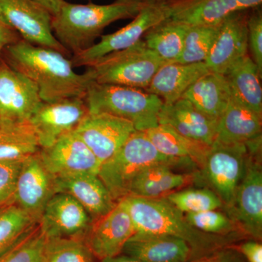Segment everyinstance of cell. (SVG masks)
I'll use <instances>...</instances> for the list:
<instances>
[{"instance_id": "obj_5", "label": "cell", "mask_w": 262, "mask_h": 262, "mask_svg": "<svg viewBox=\"0 0 262 262\" xmlns=\"http://www.w3.org/2000/svg\"><path fill=\"white\" fill-rule=\"evenodd\" d=\"M90 113H106L130 122L136 130L159 125L163 101L144 89L91 82L84 96Z\"/></svg>"}, {"instance_id": "obj_15", "label": "cell", "mask_w": 262, "mask_h": 262, "mask_svg": "<svg viewBox=\"0 0 262 262\" xmlns=\"http://www.w3.org/2000/svg\"><path fill=\"white\" fill-rule=\"evenodd\" d=\"M92 220L83 207L66 193H56L48 202L40 220L39 229L46 239H84Z\"/></svg>"}, {"instance_id": "obj_32", "label": "cell", "mask_w": 262, "mask_h": 262, "mask_svg": "<svg viewBox=\"0 0 262 262\" xmlns=\"http://www.w3.org/2000/svg\"><path fill=\"white\" fill-rule=\"evenodd\" d=\"M184 214L218 210L224 206L219 196L209 188H189L164 196Z\"/></svg>"}, {"instance_id": "obj_16", "label": "cell", "mask_w": 262, "mask_h": 262, "mask_svg": "<svg viewBox=\"0 0 262 262\" xmlns=\"http://www.w3.org/2000/svg\"><path fill=\"white\" fill-rule=\"evenodd\" d=\"M39 155L45 166L56 178L80 173L98 174L101 165L75 131L42 148Z\"/></svg>"}, {"instance_id": "obj_41", "label": "cell", "mask_w": 262, "mask_h": 262, "mask_svg": "<svg viewBox=\"0 0 262 262\" xmlns=\"http://www.w3.org/2000/svg\"><path fill=\"white\" fill-rule=\"evenodd\" d=\"M20 39V36L0 18V58L5 48Z\"/></svg>"}, {"instance_id": "obj_24", "label": "cell", "mask_w": 262, "mask_h": 262, "mask_svg": "<svg viewBox=\"0 0 262 262\" xmlns=\"http://www.w3.org/2000/svg\"><path fill=\"white\" fill-rule=\"evenodd\" d=\"M261 118L232 98L219 119L214 141L221 144L247 143L261 137Z\"/></svg>"}, {"instance_id": "obj_10", "label": "cell", "mask_w": 262, "mask_h": 262, "mask_svg": "<svg viewBox=\"0 0 262 262\" xmlns=\"http://www.w3.org/2000/svg\"><path fill=\"white\" fill-rule=\"evenodd\" d=\"M261 148L253 150L248 156L233 203L227 209L231 220L256 239L262 237V172L258 158Z\"/></svg>"}, {"instance_id": "obj_13", "label": "cell", "mask_w": 262, "mask_h": 262, "mask_svg": "<svg viewBox=\"0 0 262 262\" xmlns=\"http://www.w3.org/2000/svg\"><path fill=\"white\" fill-rule=\"evenodd\" d=\"M56 193V177L45 166L39 151L26 158L17 179L15 204L38 224L45 207Z\"/></svg>"}, {"instance_id": "obj_2", "label": "cell", "mask_w": 262, "mask_h": 262, "mask_svg": "<svg viewBox=\"0 0 262 262\" xmlns=\"http://www.w3.org/2000/svg\"><path fill=\"white\" fill-rule=\"evenodd\" d=\"M121 202L128 211L136 232L168 234L185 241L194 259L230 246L234 237L205 233L193 227L184 213L164 196H125Z\"/></svg>"}, {"instance_id": "obj_23", "label": "cell", "mask_w": 262, "mask_h": 262, "mask_svg": "<svg viewBox=\"0 0 262 262\" xmlns=\"http://www.w3.org/2000/svg\"><path fill=\"white\" fill-rule=\"evenodd\" d=\"M170 18L188 27L219 26L229 15L241 11L235 0H173Z\"/></svg>"}, {"instance_id": "obj_14", "label": "cell", "mask_w": 262, "mask_h": 262, "mask_svg": "<svg viewBox=\"0 0 262 262\" xmlns=\"http://www.w3.org/2000/svg\"><path fill=\"white\" fill-rule=\"evenodd\" d=\"M75 132L102 164L107 161L136 131L126 120L106 113H90Z\"/></svg>"}, {"instance_id": "obj_20", "label": "cell", "mask_w": 262, "mask_h": 262, "mask_svg": "<svg viewBox=\"0 0 262 262\" xmlns=\"http://www.w3.org/2000/svg\"><path fill=\"white\" fill-rule=\"evenodd\" d=\"M142 262H190L194 260L189 245L168 234L136 232L122 252Z\"/></svg>"}, {"instance_id": "obj_25", "label": "cell", "mask_w": 262, "mask_h": 262, "mask_svg": "<svg viewBox=\"0 0 262 262\" xmlns=\"http://www.w3.org/2000/svg\"><path fill=\"white\" fill-rule=\"evenodd\" d=\"M175 165L160 163L149 167L136 177L131 184L129 194L142 198H161L198 180L196 173H177Z\"/></svg>"}, {"instance_id": "obj_12", "label": "cell", "mask_w": 262, "mask_h": 262, "mask_svg": "<svg viewBox=\"0 0 262 262\" xmlns=\"http://www.w3.org/2000/svg\"><path fill=\"white\" fill-rule=\"evenodd\" d=\"M42 101L36 84L0 59V123L29 121Z\"/></svg>"}, {"instance_id": "obj_43", "label": "cell", "mask_w": 262, "mask_h": 262, "mask_svg": "<svg viewBox=\"0 0 262 262\" xmlns=\"http://www.w3.org/2000/svg\"><path fill=\"white\" fill-rule=\"evenodd\" d=\"M239 10H246L261 5L262 0H235Z\"/></svg>"}, {"instance_id": "obj_36", "label": "cell", "mask_w": 262, "mask_h": 262, "mask_svg": "<svg viewBox=\"0 0 262 262\" xmlns=\"http://www.w3.org/2000/svg\"><path fill=\"white\" fill-rule=\"evenodd\" d=\"M184 216L189 225L207 234L229 236L235 227L233 221L217 210L186 213Z\"/></svg>"}, {"instance_id": "obj_17", "label": "cell", "mask_w": 262, "mask_h": 262, "mask_svg": "<svg viewBox=\"0 0 262 262\" xmlns=\"http://www.w3.org/2000/svg\"><path fill=\"white\" fill-rule=\"evenodd\" d=\"M136 232L128 211L121 202L91 224L84 241L94 256L102 260L121 254L124 246Z\"/></svg>"}, {"instance_id": "obj_44", "label": "cell", "mask_w": 262, "mask_h": 262, "mask_svg": "<svg viewBox=\"0 0 262 262\" xmlns=\"http://www.w3.org/2000/svg\"><path fill=\"white\" fill-rule=\"evenodd\" d=\"M101 262H142L140 260L136 259L131 256H127V255H117V256L104 258L101 260Z\"/></svg>"}, {"instance_id": "obj_31", "label": "cell", "mask_w": 262, "mask_h": 262, "mask_svg": "<svg viewBox=\"0 0 262 262\" xmlns=\"http://www.w3.org/2000/svg\"><path fill=\"white\" fill-rule=\"evenodd\" d=\"M219 26L189 27L182 54L174 63L187 64L206 62L216 37Z\"/></svg>"}, {"instance_id": "obj_3", "label": "cell", "mask_w": 262, "mask_h": 262, "mask_svg": "<svg viewBox=\"0 0 262 262\" xmlns=\"http://www.w3.org/2000/svg\"><path fill=\"white\" fill-rule=\"evenodd\" d=\"M145 0H116L111 4H73L63 0L52 15V30L57 40L72 55L83 51L108 25L134 18Z\"/></svg>"}, {"instance_id": "obj_39", "label": "cell", "mask_w": 262, "mask_h": 262, "mask_svg": "<svg viewBox=\"0 0 262 262\" xmlns=\"http://www.w3.org/2000/svg\"><path fill=\"white\" fill-rule=\"evenodd\" d=\"M190 262H243L239 253L231 246L222 248L215 252L196 258Z\"/></svg>"}, {"instance_id": "obj_33", "label": "cell", "mask_w": 262, "mask_h": 262, "mask_svg": "<svg viewBox=\"0 0 262 262\" xmlns=\"http://www.w3.org/2000/svg\"><path fill=\"white\" fill-rule=\"evenodd\" d=\"M93 257L84 239H46L41 262H94Z\"/></svg>"}, {"instance_id": "obj_22", "label": "cell", "mask_w": 262, "mask_h": 262, "mask_svg": "<svg viewBox=\"0 0 262 262\" xmlns=\"http://www.w3.org/2000/svg\"><path fill=\"white\" fill-rule=\"evenodd\" d=\"M211 72L205 62L196 63H165L157 71L147 89L158 96L163 104H172L202 76Z\"/></svg>"}, {"instance_id": "obj_37", "label": "cell", "mask_w": 262, "mask_h": 262, "mask_svg": "<svg viewBox=\"0 0 262 262\" xmlns=\"http://www.w3.org/2000/svg\"><path fill=\"white\" fill-rule=\"evenodd\" d=\"M24 160L0 162V210L15 203L17 179Z\"/></svg>"}, {"instance_id": "obj_21", "label": "cell", "mask_w": 262, "mask_h": 262, "mask_svg": "<svg viewBox=\"0 0 262 262\" xmlns=\"http://www.w3.org/2000/svg\"><path fill=\"white\" fill-rule=\"evenodd\" d=\"M57 193L70 194L78 202L92 220L107 214L116 206L107 188L96 173H80L56 178Z\"/></svg>"}, {"instance_id": "obj_4", "label": "cell", "mask_w": 262, "mask_h": 262, "mask_svg": "<svg viewBox=\"0 0 262 262\" xmlns=\"http://www.w3.org/2000/svg\"><path fill=\"white\" fill-rule=\"evenodd\" d=\"M160 163L194 164L190 160L169 158L153 145L144 131L136 130L107 161L101 164L98 176L117 203L128 195L133 181L144 170Z\"/></svg>"}, {"instance_id": "obj_18", "label": "cell", "mask_w": 262, "mask_h": 262, "mask_svg": "<svg viewBox=\"0 0 262 262\" xmlns=\"http://www.w3.org/2000/svg\"><path fill=\"white\" fill-rule=\"evenodd\" d=\"M248 15L245 10L229 15L219 26L218 33L206 64L212 72L225 75L248 55Z\"/></svg>"}, {"instance_id": "obj_35", "label": "cell", "mask_w": 262, "mask_h": 262, "mask_svg": "<svg viewBox=\"0 0 262 262\" xmlns=\"http://www.w3.org/2000/svg\"><path fill=\"white\" fill-rule=\"evenodd\" d=\"M37 225L15 203L0 210V253Z\"/></svg>"}, {"instance_id": "obj_40", "label": "cell", "mask_w": 262, "mask_h": 262, "mask_svg": "<svg viewBox=\"0 0 262 262\" xmlns=\"http://www.w3.org/2000/svg\"><path fill=\"white\" fill-rule=\"evenodd\" d=\"M234 250L247 258L248 262H262V246L255 241H247L236 247Z\"/></svg>"}, {"instance_id": "obj_1", "label": "cell", "mask_w": 262, "mask_h": 262, "mask_svg": "<svg viewBox=\"0 0 262 262\" xmlns=\"http://www.w3.org/2000/svg\"><path fill=\"white\" fill-rule=\"evenodd\" d=\"M4 61L37 86L44 102L84 97L91 81L75 72L71 59L51 48L34 46L20 39L5 48Z\"/></svg>"}, {"instance_id": "obj_34", "label": "cell", "mask_w": 262, "mask_h": 262, "mask_svg": "<svg viewBox=\"0 0 262 262\" xmlns=\"http://www.w3.org/2000/svg\"><path fill=\"white\" fill-rule=\"evenodd\" d=\"M46 242L37 225L0 253V262H41Z\"/></svg>"}, {"instance_id": "obj_8", "label": "cell", "mask_w": 262, "mask_h": 262, "mask_svg": "<svg viewBox=\"0 0 262 262\" xmlns=\"http://www.w3.org/2000/svg\"><path fill=\"white\" fill-rule=\"evenodd\" d=\"M168 2L145 0L140 11L130 24L107 35L83 51L72 55L74 67H89L99 58L131 47L142 39L150 29L170 18Z\"/></svg>"}, {"instance_id": "obj_29", "label": "cell", "mask_w": 262, "mask_h": 262, "mask_svg": "<svg viewBox=\"0 0 262 262\" xmlns=\"http://www.w3.org/2000/svg\"><path fill=\"white\" fill-rule=\"evenodd\" d=\"M40 149L30 122L0 123V162L20 161Z\"/></svg>"}, {"instance_id": "obj_9", "label": "cell", "mask_w": 262, "mask_h": 262, "mask_svg": "<svg viewBox=\"0 0 262 262\" xmlns=\"http://www.w3.org/2000/svg\"><path fill=\"white\" fill-rule=\"evenodd\" d=\"M0 18L26 42L71 56L53 34L51 13L34 0H0Z\"/></svg>"}, {"instance_id": "obj_26", "label": "cell", "mask_w": 262, "mask_h": 262, "mask_svg": "<svg viewBox=\"0 0 262 262\" xmlns=\"http://www.w3.org/2000/svg\"><path fill=\"white\" fill-rule=\"evenodd\" d=\"M153 145L162 154L176 159L190 160L202 169L211 146L179 134L168 125L159 124L144 131Z\"/></svg>"}, {"instance_id": "obj_42", "label": "cell", "mask_w": 262, "mask_h": 262, "mask_svg": "<svg viewBox=\"0 0 262 262\" xmlns=\"http://www.w3.org/2000/svg\"><path fill=\"white\" fill-rule=\"evenodd\" d=\"M34 1L46 8L53 15L56 13L63 0H34Z\"/></svg>"}, {"instance_id": "obj_28", "label": "cell", "mask_w": 262, "mask_h": 262, "mask_svg": "<svg viewBox=\"0 0 262 262\" xmlns=\"http://www.w3.org/2000/svg\"><path fill=\"white\" fill-rule=\"evenodd\" d=\"M182 98L202 113L219 120L230 101L231 94L225 76L209 72L194 82Z\"/></svg>"}, {"instance_id": "obj_7", "label": "cell", "mask_w": 262, "mask_h": 262, "mask_svg": "<svg viewBox=\"0 0 262 262\" xmlns=\"http://www.w3.org/2000/svg\"><path fill=\"white\" fill-rule=\"evenodd\" d=\"M261 147V137L247 143L221 144L214 141L202 168L203 177L228 209L244 177L248 156Z\"/></svg>"}, {"instance_id": "obj_19", "label": "cell", "mask_w": 262, "mask_h": 262, "mask_svg": "<svg viewBox=\"0 0 262 262\" xmlns=\"http://www.w3.org/2000/svg\"><path fill=\"white\" fill-rule=\"evenodd\" d=\"M158 123L168 125L189 139L211 146L218 129V119L202 113L187 99L181 98L172 104H163Z\"/></svg>"}, {"instance_id": "obj_6", "label": "cell", "mask_w": 262, "mask_h": 262, "mask_svg": "<svg viewBox=\"0 0 262 262\" xmlns=\"http://www.w3.org/2000/svg\"><path fill=\"white\" fill-rule=\"evenodd\" d=\"M142 39L131 47L99 58L87 67L92 82L145 90L163 64Z\"/></svg>"}, {"instance_id": "obj_27", "label": "cell", "mask_w": 262, "mask_h": 262, "mask_svg": "<svg viewBox=\"0 0 262 262\" xmlns=\"http://www.w3.org/2000/svg\"><path fill=\"white\" fill-rule=\"evenodd\" d=\"M225 76L231 98L262 116L261 75L251 56L234 63Z\"/></svg>"}, {"instance_id": "obj_11", "label": "cell", "mask_w": 262, "mask_h": 262, "mask_svg": "<svg viewBox=\"0 0 262 262\" xmlns=\"http://www.w3.org/2000/svg\"><path fill=\"white\" fill-rule=\"evenodd\" d=\"M89 114L84 97L65 98L53 102L42 101L29 122L42 149L75 130Z\"/></svg>"}, {"instance_id": "obj_30", "label": "cell", "mask_w": 262, "mask_h": 262, "mask_svg": "<svg viewBox=\"0 0 262 262\" xmlns=\"http://www.w3.org/2000/svg\"><path fill=\"white\" fill-rule=\"evenodd\" d=\"M188 28L185 24L168 18L150 29L143 40L164 63H174L182 54Z\"/></svg>"}, {"instance_id": "obj_38", "label": "cell", "mask_w": 262, "mask_h": 262, "mask_svg": "<svg viewBox=\"0 0 262 262\" xmlns=\"http://www.w3.org/2000/svg\"><path fill=\"white\" fill-rule=\"evenodd\" d=\"M248 50L262 75V15L256 11L248 18Z\"/></svg>"}]
</instances>
